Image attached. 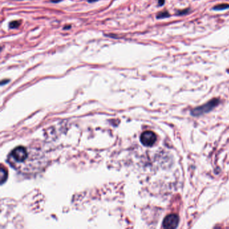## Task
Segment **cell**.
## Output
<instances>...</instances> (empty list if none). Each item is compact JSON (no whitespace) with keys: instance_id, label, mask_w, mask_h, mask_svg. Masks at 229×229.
<instances>
[{"instance_id":"8","label":"cell","mask_w":229,"mask_h":229,"mask_svg":"<svg viewBox=\"0 0 229 229\" xmlns=\"http://www.w3.org/2000/svg\"><path fill=\"white\" fill-rule=\"evenodd\" d=\"M190 12V8H186V9L177 10L176 12V15L177 16H185V15L189 14Z\"/></svg>"},{"instance_id":"11","label":"cell","mask_w":229,"mask_h":229,"mask_svg":"<svg viewBox=\"0 0 229 229\" xmlns=\"http://www.w3.org/2000/svg\"><path fill=\"white\" fill-rule=\"evenodd\" d=\"M71 25H67V26H65L63 28L64 30H69L71 28Z\"/></svg>"},{"instance_id":"1","label":"cell","mask_w":229,"mask_h":229,"mask_svg":"<svg viewBox=\"0 0 229 229\" xmlns=\"http://www.w3.org/2000/svg\"><path fill=\"white\" fill-rule=\"evenodd\" d=\"M12 159L18 163H22L27 159L28 153L26 149L23 147H18L14 149L10 154Z\"/></svg>"},{"instance_id":"15","label":"cell","mask_w":229,"mask_h":229,"mask_svg":"<svg viewBox=\"0 0 229 229\" xmlns=\"http://www.w3.org/2000/svg\"><path fill=\"white\" fill-rule=\"evenodd\" d=\"M18 1H22V0H18Z\"/></svg>"},{"instance_id":"3","label":"cell","mask_w":229,"mask_h":229,"mask_svg":"<svg viewBox=\"0 0 229 229\" xmlns=\"http://www.w3.org/2000/svg\"><path fill=\"white\" fill-rule=\"evenodd\" d=\"M218 102H219V100L217 99H214L212 100V101L208 102V104L204 105V106L202 107H200V108L195 109V110H193L192 114L195 116H198L200 114H203L204 113H206L207 112H209L210 110H211L212 109L214 108V107L217 106Z\"/></svg>"},{"instance_id":"9","label":"cell","mask_w":229,"mask_h":229,"mask_svg":"<svg viewBox=\"0 0 229 229\" xmlns=\"http://www.w3.org/2000/svg\"><path fill=\"white\" fill-rule=\"evenodd\" d=\"M1 183H3L4 181L6 180V178H7V172H6V170H3V168L2 167L1 170Z\"/></svg>"},{"instance_id":"6","label":"cell","mask_w":229,"mask_h":229,"mask_svg":"<svg viewBox=\"0 0 229 229\" xmlns=\"http://www.w3.org/2000/svg\"><path fill=\"white\" fill-rule=\"evenodd\" d=\"M171 16V15L170 13H169L167 10H165V11H161L159 13H157V15H156V18L157 19H164V18H170Z\"/></svg>"},{"instance_id":"14","label":"cell","mask_w":229,"mask_h":229,"mask_svg":"<svg viewBox=\"0 0 229 229\" xmlns=\"http://www.w3.org/2000/svg\"><path fill=\"white\" fill-rule=\"evenodd\" d=\"M98 0H87V1L89 2V3H93V2H95V1H98Z\"/></svg>"},{"instance_id":"10","label":"cell","mask_w":229,"mask_h":229,"mask_svg":"<svg viewBox=\"0 0 229 229\" xmlns=\"http://www.w3.org/2000/svg\"><path fill=\"white\" fill-rule=\"evenodd\" d=\"M165 0H158V6H163L165 4Z\"/></svg>"},{"instance_id":"2","label":"cell","mask_w":229,"mask_h":229,"mask_svg":"<svg viewBox=\"0 0 229 229\" xmlns=\"http://www.w3.org/2000/svg\"><path fill=\"white\" fill-rule=\"evenodd\" d=\"M157 140V136L152 131H145L141 134L140 142L146 147H151Z\"/></svg>"},{"instance_id":"12","label":"cell","mask_w":229,"mask_h":229,"mask_svg":"<svg viewBox=\"0 0 229 229\" xmlns=\"http://www.w3.org/2000/svg\"><path fill=\"white\" fill-rule=\"evenodd\" d=\"M8 81H9V80H3L1 81V85H3L4 83H8Z\"/></svg>"},{"instance_id":"7","label":"cell","mask_w":229,"mask_h":229,"mask_svg":"<svg viewBox=\"0 0 229 229\" xmlns=\"http://www.w3.org/2000/svg\"><path fill=\"white\" fill-rule=\"evenodd\" d=\"M21 25V22L19 20H14L12 21L9 23V28L10 29H15L18 28Z\"/></svg>"},{"instance_id":"5","label":"cell","mask_w":229,"mask_h":229,"mask_svg":"<svg viewBox=\"0 0 229 229\" xmlns=\"http://www.w3.org/2000/svg\"><path fill=\"white\" fill-rule=\"evenodd\" d=\"M228 8H229L228 3H220L214 6L212 9L214 10H217V11H221V10H227Z\"/></svg>"},{"instance_id":"4","label":"cell","mask_w":229,"mask_h":229,"mask_svg":"<svg viewBox=\"0 0 229 229\" xmlns=\"http://www.w3.org/2000/svg\"><path fill=\"white\" fill-rule=\"evenodd\" d=\"M179 217L176 214H170L165 218L163 226L165 228H175L178 226Z\"/></svg>"},{"instance_id":"13","label":"cell","mask_w":229,"mask_h":229,"mask_svg":"<svg viewBox=\"0 0 229 229\" xmlns=\"http://www.w3.org/2000/svg\"><path fill=\"white\" fill-rule=\"evenodd\" d=\"M59 1H61V0H51V2H53V3H58V2Z\"/></svg>"}]
</instances>
